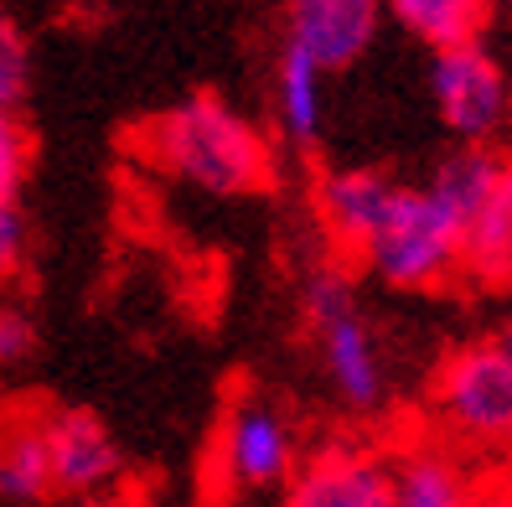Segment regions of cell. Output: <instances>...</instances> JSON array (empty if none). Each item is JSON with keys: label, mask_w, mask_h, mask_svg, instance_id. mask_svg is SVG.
Listing matches in <instances>:
<instances>
[{"label": "cell", "mask_w": 512, "mask_h": 507, "mask_svg": "<svg viewBox=\"0 0 512 507\" xmlns=\"http://www.w3.org/2000/svg\"><path fill=\"white\" fill-rule=\"evenodd\" d=\"M140 151L166 176L207 197H249L269 187V171H275V156H269V140L259 135V125L218 94H192L156 114L140 130Z\"/></svg>", "instance_id": "obj_1"}, {"label": "cell", "mask_w": 512, "mask_h": 507, "mask_svg": "<svg viewBox=\"0 0 512 507\" xmlns=\"http://www.w3.org/2000/svg\"><path fill=\"white\" fill-rule=\"evenodd\" d=\"M300 321H306L316 373L337 409L357 414V420H373L378 409H388V399H394L388 352L378 326L363 316L357 280L342 264H321L300 280Z\"/></svg>", "instance_id": "obj_2"}, {"label": "cell", "mask_w": 512, "mask_h": 507, "mask_svg": "<svg viewBox=\"0 0 512 507\" xmlns=\"http://www.w3.org/2000/svg\"><path fill=\"white\" fill-rule=\"evenodd\" d=\"M466 223L430 192V182H399L383 223L363 244L368 275L388 290H435L461 270Z\"/></svg>", "instance_id": "obj_3"}, {"label": "cell", "mask_w": 512, "mask_h": 507, "mask_svg": "<svg viewBox=\"0 0 512 507\" xmlns=\"http://www.w3.org/2000/svg\"><path fill=\"white\" fill-rule=\"evenodd\" d=\"M300 461H306V435H300L295 414L264 389H238L213 435V466L223 487L238 497L285 492Z\"/></svg>", "instance_id": "obj_4"}, {"label": "cell", "mask_w": 512, "mask_h": 507, "mask_svg": "<svg viewBox=\"0 0 512 507\" xmlns=\"http://www.w3.org/2000/svg\"><path fill=\"white\" fill-rule=\"evenodd\" d=\"M435 420L476 451H512V352L492 342L456 347L430 383Z\"/></svg>", "instance_id": "obj_5"}, {"label": "cell", "mask_w": 512, "mask_h": 507, "mask_svg": "<svg viewBox=\"0 0 512 507\" xmlns=\"http://www.w3.org/2000/svg\"><path fill=\"white\" fill-rule=\"evenodd\" d=\"M430 99H435L440 125L461 145H487L512 125V78L481 42L435 52Z\"/></svg>", "instance_id": "obj_6"}, {"label": "cell", "mask_w": 512, "mask_h": 507, "mask_svg": "<svg viewBox=\"0 0 512 507\" xmlns=\"http://www.w3.org/2000/svg\"><path fill=\"white\" fill-rule=\"evenodd\" d=\"M42 430H47L52 492L57 497L104 502L119 487V476H125V456H119V445L104 430L99 414H88V409H52V414H42Z\"/></svg>", "instance_id": "obj_7"}, {"label": "cell", "mask_w": 512, "mask_h": 507, "mask_svg": "<svg viewBox=\"0 0 512 507\" xmlns=\"http://www.w3.org/2000/svg\"><path fill=\"white\" fill-rule=\"evenodd\" d=\"M383 0H285V42L300 47L321 73H342L383 32Z\"/></svg>", "instance_id": "obj_8"}, {"label": "cell", "mask_w": 512, "mask_h": 507, "mask_svg": "<svg viewBox=\"0 0 512 507\" xmlns=\"http://www.w3.org/2000/svg\"><path fill=\"white\" fill-rule=\"evenodd\" d=\"M280 507H388V461L368 445L331 440L300 461Z\"/></svg>", "instance_id": "obj_9"}, {"label": "cell", "mask_w": 512, "mask_h": 507, "mask_svg": "<svg viewBox=\"0 0 512 507\" xmlns=\"http://www.w3.org/2000/svg\"><path fill=\"white\" fill-rule=\"evenodd\" d=\"M394 192H399V176H388L378 166H331V171L316 176V192H311L316 223L337 249L363 254V244L383 223Z\"/></svg>", "instance_id": "obj_10"}, {"label": "cell", "mask_w": 512, "mask_h": 507, "mask_svg": "<svg viewBox=\"0 0 512 507\" xmlns=\"http://www.w3.org/2000/svg\"><path fill=\"white\" fill-rule=\"evenodd\" d=\"M388 461V507H471L476 482L456 451H445L435 440L404 445Z\"/></svg>", "instance_id": "obj_11"}, {"label": "cell", "mask_w": 512, "mask_h": 507, "mask_svg": "<svg viewBox=\"0 0 512 507\" xmlns=\"http://www.w3.org/2000/svg\"><path fill=\"white\" fill-rule=\"evenodd\" d=\"M461 270L481 285H512V161L497 166V182H492L487 202L466 223Z\"/></svg>", "instance_id": "obj_12"}, {"label": "cell", "mask_w": 512, "mask_h": 507, "mask_svg": "<svg viewBox=\"0 0 512 507\" xmlns=\"http://www.w3.org/2000/svg\"><path fill=\"white\" fill-rule=\"evenodd\" d=\"M21 99H26V37L16 16L0 6V187L16 192L26 161H32V140L21 125Z\"/></svg>", "instance_id": "obj_13"}, {"label": "cell", "mask_w": 512, "mask_h": 507, "mask_svg": "<svg viewBox=\"0 0 512 507\" xmlns=\"http://www.w3.org/2000/svg\"><path fill=\"white\" fill-rule=\"evenodd\" d=\"M326 78L300 47L280 42L275 57V119L290 145H316L326 130Z\"/></svg>", "instance_id": "obj_14"}, {"label": "cell", "mask_w": 512, "mask_h": 507, "mask_svg": "<svg viewBox=\"0 0 512 507\" xmlns=\"http://www.w3.org/2000/svg\"><path fill=\"white\" fill-rule=\"evenodd\" d=\"M52 492V456L42 420H11L0 425V502L6 507H37Z\"/></svg>", "instance_id": "obj_15"}, {"label": "cell", "mask_w": 512, "mask_h": 507, "mask_svg": "<svg viewBox=\"0 0 512 507\" xmlns=\"http://www.w3.org/2000/svg\"><path fill=\"white\" fill-rule=\"evenodd\" d=\"M383 11L404 37L425 42L430 52L481 42L487 26V0H383Z\"/></svg>", "instance_id": "obj_16"}, {"label": "cell", "mask_w": 512, "mask_h": 507, "mask_svg": "<svg viewBox=\"0 0 512 507\" xmlns=\"http://www.w3.org/2000/svg\"><path fill=\"white\" fill-rule=\"evenodd\" d=\"M497 166H502V156H492L487 145H461V151H450V156L430 171V192H435L461 223H471L476 207L487 202V192H492V182H497Z\"/></svg>", "instance_id": "obj_17"}, {"label": "cell", "mask_w": 512, "mask_h": 507, "mask_svg": "<svg viewBox=\"0 0 512 507\" xmlns=\"http://www.w3.org/2000/svg\"><path fill=\"white\" fill-rule=\"evenodd\" d=\"M37 357V321L21 306H0V378L21 373Z\"/></svg>", "instance_id": "obj_18"}, {"label": "cell", "mask_w": 512, "mask_h": 507, "mask_svg": "<svg viewBox=\"0 0 512 507\" xmlns=\"http://www.w3.org/2000/svg\"><path fill=\"white\" fill-rule=\"evenodd\" d=\"M21 254H26V213H21L16 192L0 187V280L21 264Z\"/></svg>", "instance_id": "obj_19"}, {"label": "cell", "mask_w": 512, "mask_h": 507, "mask_svg": "<svg viewBox=\"0 0 512 507\" xmlns=\"http://www.w3.org/2000/svg\"><path fill=\"white\" fill-rule=\"evenodd\" d=\"M99 507H176V502H166V497H150V492H114V497H104Z\"/></svg>", "instance_id": "obj_20"}, {"label": "cell", "mask_w": 512, "mask_h": 507, "mask_svg": "<svg viewBox=\"0 0 512 507\" xmlns=\"http://www.w3.org/2000/svg\"><path fill=\"white\" fill-rule=\"evenodd\" d=\"M471 507H512V482H497V487H476V502Z\"/></svg>", "instance_id": "obj_21"}, {"label": "cell", "mask_w": 512, "mask_h": 507, "mask_svg": "<svg viewBox=\"0 0 512 507\" xmlns=\"http://www.w3.org/2000/svg\"><path fill=\"white\" fill-rule=\"evenodd\" d=\"M497 342H502V347H507V352H512V316H507V321H502V332H497Z\"/></svg>", "instance_id": "obj_22"}]
</instances>
